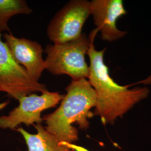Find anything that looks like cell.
Here are the masks:
<instances>
[{
    "label": "cell",
    "instance_id": "cell-7",
    "mask_svg": "<svg viewBox=\"0 0 151 151\" xmlns=\"http://www.w3.org/2000/svg\"><path fill=\"white\" fill-rule=\"evenodd\" d=\"M90 11L96 29L104 41L114 42L127 34L116 25L117 20L127 13L122 0H92Z\"/></svg>",
    "mask_w": 151,
    "mask_h": 151
},
{
    "label": "cell",
    "instance_id": "cell-9",
    "mask_svg": "<svg viewBox=\"0 0 151 151\" xmlns=\"http://www.w3.org/2000/svg\"><path fill=\"white\" fill-rule=\"evenodd\" d=\"M37 131L36 134L29 133L22 127L15 130L20 133L25 140L27 151H71L67 146L62 145L54 135L50 134L42 124L34 125Z\"/></svg>",
    "mask_w": 151,
    "mask_h": 151
},
{
    "label": "cell",
    "instance_id": "cell-2",
    "mask_svg": "<svg viewBox=\"0 0 151 151\" xmlns=\"http://www.w3.org/2000/svg\"><path fill=\"white\" fill-rule=\"evenodd\" d=\"M65 91L60 106L42 118L47 125L45 129L60 143H75L78 139V130L72 124H78L80 129L89 128L88 119L94 116L91 110L96 106V96L86 78L72 80Z\"/></svg>",
    "mask_w": 151,
    "mask_h": 151
},
{
    "label": "cell",
    "instance_id": "cell-11",
    "mask_svg": "<svg viewBox=\"0 0 151 151\" xmlns=\"http://www.w3.org/2000/svg\"><path fill=\"white\" fill-rule=\"evenodd\" d=\"M61 145L67 146L68 148H69L72 151H90L86 148L76 145L75 143H68L66 142H60Z\"/></svg>",
    "mask_w": 151,
    "mask_h": 151
},
{
    "label": "cell",
    "instance_id": "cell-4",
    "mask_svg": "<svg viewBox=\"0 0 151 151\" xmlns=\"http://www.w3.org/2000/svg\"><path fill=\"white\" fill-rule=\"evenodd\" d=\"M90 15V1L70 0L49 22L47 36L54 44L75 40L81 36L82 27Z\"/></svg>",
    "mask_w": 151,
    "mask_h": 151
},
{
    "label": "cell",
    "instance_id": "cell-10",
    "mask_svg": "<svg viewBox=\"0 0 151 151\" xmlns=\"http://www.w3.org/2000/svg\"><path fill=\"white\" fill-rule=\"evenodd\" d=\"M32 12L25 0H0V33L10 32L8 22L12 17L18 14L29 15Z\"/></svg>",
    "mask_w": 151,
    "mask_h": 151
},
{
    "label": "cell",
    "instance_id": "cell-8",
    "mask_svg": "<svg viewBox=\"0 0 151 151\" xmlns=\"http://www.w3.org/2000/svg\"><path fill=\"white\" fill-rule=\"evenodd\" d=\"M4 38L15 60L26 70L34 81L39 82L45 70L42 45L27 38L16 37L11 32L4 35Z\"/></svg>",
    "mask_w": 151,
    "mask_h": 151
},
{
    "label": "cell",
    "instance_id": "cell-6",
    "mask_svg": "<svg viewBox=\"0 0 151 151\" xmlns=\"http://www.w3.org/2000/svg\"><path fill=\"white\" fill-rule=\"evenodd\" d=\"M65 95L49 91L42 95L31 93L21 97L19 105L8 115L0 116V128L15 130L21 124L27 127L34 123L42 124L43 119L41 113L49 108H54L63 99Z\"/></svg>",
    "mask_w": 151,
    "mask_h": 151
},
{
    "label": "cell",
    "instance_id": "cell-5",
    "mask_svg": "<svg viewBox=\"0 0 151 151\" xmlns=\"http://www.w3.org/2000/svg\"><path fill=\"white\" fill-rule=\"evenodd\" d=\"M1 36L0 33V91L19 100L33 92L47 91L45 84L34 81L26 70L16 62Z\"/></svg>",
    "mask_w": 151,
    "mask_h": 151
},
{
    "label": "cell",
    "instance_id": "cell-1",
    "mask_svg": "<svg viewBox=\"0 0 151 151\" xmlns=\"http://www.w3.org/2000/svg\"><path fill=\"white\" fill-rule=\"evenodd\" d=\"M97 32L95 29L90 33V44L87 52L90 60L87 80L96 96V105L93 114L100 118L104 125H113L135 105L148 97L150 90L146 86L130 88V85L122 86L114 80L104 60L106 48L97 50L94 45Z\"/></svg>",
    "mask_w": 151,
    "mask_h": 151
},
{
    "label": "cell",
    "instance_id": "cell-12",
    "mask_svg": "<svg viewBox=\"0 0 151 151\" xmlns=\"http://www.w3.org/2000/svg\"><path fill=\"white\" fill-rule=\"evenodd\" d=\"M9 103H10L9 101H5L3 103H0V110H2L4 108H6L9 105Z\"/></svg>",
    "mask_w": 151,
    "mask_h": 151
},
{
    "label": "cell",
    "instance_id": "cell-3",
    "mask_svg": "<svg viewBox=\"0 0 151 151\" xmlns=\"http://www.w3.org/2000/svg\"><path fill=\"white\" fill-rule=\"evenodd\" d=\"M90 44V38L82 33L75 40L47 45L45 70L54 75L69 76L73 81L88 78L90 70L85 55Z\"/></svg>",
    "mask_w": 151,
    "mask_h": 151
}]
</instances>
